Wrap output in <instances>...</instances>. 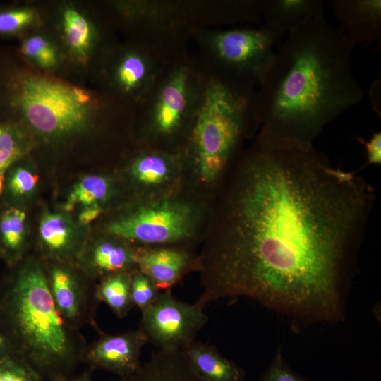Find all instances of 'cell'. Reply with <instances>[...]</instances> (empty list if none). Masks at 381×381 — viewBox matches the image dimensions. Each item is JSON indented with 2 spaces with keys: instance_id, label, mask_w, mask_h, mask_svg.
<instances>
[{
  "instance_id": "cell-1",
  "label": "cell",
  "mask_w": 381,
  "mask_h": 381,
  "mask_svg": "<svg viewBox=\"0 0 381 381\" xmlns=\"http://www.w3.org/2000/svg\"><path fill=\"white\" fill-rule=\"evenodd\" d=\"M196 270L204 308L246 297L307 323H338L375 190L314 145L255 139L229 171Z\"/></svg>"
},
{
  "instance_id": "cell-2",
  "label": "cell",
  "mask_w": 381,
  "mask_h": 381,
  "mask_svg": "<svg viewBox=\"0 0 381 381\" xmlns=\"http://www.w3.org/2000/svg\"><path fill=\"white\" fill-rule=\"evenodd\" d=\"M351 52L324 15L289 34L257 92L255 138L313 145L326 125L363 98Z\"/></svg>"
},
{
  "instance_id": "cell-3",
  "label": "cell",
  "mask_w": 381,
  "mask_h": 381,
  "mask_svg": "<svg viewBox=\"0 0 381 381\" xmlns=\"http://www.w3.org/2000/svg\"><path fill=\"white\" fill-rule=\"evenodd\" d=\"M135 109L88 84L42 71L16 48L0 49V123L39 148L62 152L117 131L134 133Z\"/></svg>"
},
{
  "instance_id": "cell-4",
  "label": "cell",
  "mask_w": 381,
  "mask_h": 381,
  "mask_svg": "<svg viewBox=\"0 0 381 381\" xmlns=\"http://www.w3.org/2000/svg\"><path fill=\"white\" fill-rule=\"evenodd\" d=\"M0 331L42 381L73 375L87 344L61 316L35 255L8 266L0 278Z\"/></svg>"
},
{
  "instance_id": "cell-5",
  "label": "cell",
  "mask_w": 381,
  "mask_h": 381,
  "mask_svg": "<svg viewBox=\"0 0 381 381\" xmlns=\"http://www.w3.org/2000/svg\"><path fill=\"white\" fill-rule=\"evenodd\" d=\"M255 88L208 73L182 152L202 181L213 183L229 171L242 152L243 140L259 130Z\"/></svg>"
},
{
  "instance_id": "cell-6",
  "label": "cell",
  "mask_w": 381,
  "mask_h": 381,
  "mask_svg": "<svg viewBox=\"0 0 381 381\" xmlns=\"http://www.w3.org/2000/svg\"><path fill=\"white\" fill-rule=\"evenodd\" d=\"M119 36L135 41L169 57L186 50L201 30L241 23L240 0L97 1Z\"/></svg>"
},
{
  "instance_id": "cell-7",
  "label": "cell",
  "mask_w": 381,
  "mask_h": 381,
  "mask_svg": "<svg viewBox=\"0 0 381 381\" xmlns=\"http://www.w3.org/2000/svg\"><path fill=\"white\" fill-rule=\"evenodd\" d=\"M207 79L199 59L187 49L171 58L135 109V145L182 152Z\"/></svg>"
},
{
  "instance_id": "cell-8",
  "label": "cell",
  "mask_w": 381,
  "mask_h": 381,
  "mask_svg": "<svg viewBox=\"0 0 381 381\" xmlns=\"http://www.w3.org/2000/svg\"><path fill=\"white\" fill-rule=\"evenodd\" d=\"M45 24L55 35L69 78L91 85L107 51L119 36L97 1H42Z\"/></svg>"
},
{
  "instance_id": "cell-9",
  "label": "cell",
  "mask_w": 381,
  "mask_h": 381,
  "mask_svg": "<svg viewBox=\"0 0 381 381\" xmlns=\"http://www.w3.org/2000/svg\"><path fill=\"white\" fill-rule=\"evenodd\" d=\"M193 40L208 73L254 87L266 79L275 58L274 46L280 42L262 25L201 30Z\"/></svg>"
},
{
  "instance_id": "cell-10",
  "label": "cell",
  "mask_w": 381,
  "mask_h": 381,
  "mask_svg": "<svg viewBox=\"0 0 381 381\" xmlns=\"http://www.w3.org/2000/svg\"><path fill=\"white\" fill-rule=\"evenodd\" d=\"M198 222L190 202L164 198L121 214L107 224L106 234L136 246H181L195 235Z\"/></svg>"
},
{
  "instance_id": "cell-11",
  "label": "cell",
  "mask_w": 381,
  "mask_h": 381,
  "mask_svg": "<svg viewBox=\"0 0 381 381\" xmlns=\"http://www.w3.org/2000/svg\"><path fill=\"white\" fill-rule=\"evenodd\" d=\"M173 57L144 44L119 39L102 57L91 85L135 109Z\"/></svg>"
},
{
  "instance_id": "cell-12",
  "label": "cell",
  "mask_w": 381,
  "mask_h": 381,
  "mask_svg": "<svg viewBox=\"0 0 381 381\" xmlns=\"http://www.w3.org/2000/svg\"><path fill=\"white\" fill-rule=\"evenodd\" d=\"M41 261L53 301L67 326L80 331L83 326L89 325L97 333L101 331L96 322L100 303L97 296V282L75 262Z\"/></svg>"
},
{
  "instance_id": "cell-13",
  "label": "cell",
  "mask_w": 381,
  "mask_h": 381,
  "mask_svg": "<svg viewBox=\"0 0 381 381\" xmlns=\"http://www.w3.org/2000/svg\"><path fill=\"white\" fill-rule=\"evenodd\" d=\"M208 321L203 308L176 299L171 289L160 292L155 303L142 313L139 327L147 339L160 350H181Z\"/></svg>"
},
{
  "instance_id": "cell-14",
  "label": "cell",
  "mask_w": 381,
  "mask_h": 381,
  "mask_svg": "<svg viewBox=\"0 0 381 381\" xmlns=\"http://www.w3.org/2000/svg\"><path fill=\"white\" fill-rule=\"evenodd\" d=\"M99 337L87 344L81 357L92 370H102L119 375L128 376L141 365L140 358L147 339L140 329L117 334H109L102 330Z\"/></svg>"
},
{
  "instance_id": "cell-15",
  "label": "cell",
  "mask_w": 381,
  "mask_h": 381,
  "mask_svg": "<svg viewBox=\"0 0 381 381\" xmlns=\"http://www.w3.org/2000/svg\"><path fill=\"white\" fill-rule=\"evenodd\" d=\"M87 239L65 213L47 211L40 221L35 255L41 260L75 262Z\"/></svg>"
},
{
  "instance_id": "cell-16",
  "label": "cell",
  "mask_w": 381,
  "mask_h": 381,
  "mask_svg": "<svg viewBox=\"0 0 381 381\" xmlns=\"http://www.w3.org/2000/svg\"><path fill=\"white\" fill-rule=\"evenodd\" d=\"M136 268L160 290L171 289L190 270H196L197 256L181 246H136Z\"/></svg>"
},
{
  "instance_id": "cell-17",
  "label": "cell",
  "mask_w": 381,
  "mask_h": 381,
  "mask_svg": "<svg viewBox=\"0 0 381 381\" xmlns=\"http://www.w3.org/2000/svg\"><path fill=\"white\" fill-rule=\"evenodd\" d=\"M75 263L97 282L107 275L135 269V246L107 234L88 238Z\"/></svg>"
},
{
  "instance_id": "cell-18",
  "label": "cell",
  "mask_w": 381,
  "mask_h": 381,
  "mask_svg": "<svg viewBox=\"0 0 381 381\" xmlns=\"http://www.w3.org/2000/svg\"><path fill=\"white\" fill-rule=\"evenodd\" d=\"M337 30L349 47L378 40L381 37L380 0H333Z\"/></svg>"
},
{
  "instance_id": "cell-19",
  "label": "cell",
  "mask_w": 381,
  "mask_h": 381,
  "mask_svg": "<svg viewBox=\"0 0 381 381\" xmlns=\"http://www.w3.org/2000/svg\"><path fill=\"white\" fill-rule=\"evenodd\" d=\"M128 159V171L135 184L155 189L167 184L186 164L183 152L135 145Z\"/></svg>"
},
{
  "instance_id": "cell-20",
  "label": "cell",
  "mask_w": 381,
  "mask_h": 381,
  "mask_svg": "<svg viewBox=\"0 0 381 381\" xmlns=\"http://www.w3.org/2000/svg\"><path fill=\"white\" fill-rule=\"evenodd\" d=\"M323 0H264L262 25L281 40L311 19L324 15Z\"/></svg>"
},
{
  "instance_id": "cell-21",
  "label": "cell",
  "mask_w": 381,
  "mask_h": 381,
  "mask_svg": "<svg viewBox=\"0 0 381 381\" xmlns=\"http://www.w3.org/2000/svg\"><path fill=\"white\" fill-rule=\"evenodd\" d=\"M19 39V46L16 49L29 64L45 73L68 78L60 45L45 23Z\"/></svg>"
},
{
  "instance_id": "cell-22",
  "label": "cell",
  "mask_w": 381,
  "mask_h": 381,
  "mask_svg": "<svg viewBox=\"0 0 381 381\" xmlns=\"http://www.w3.org/2000/svg\"><path fill=\"white\" fill-rule=\"evenodd\" d=\"M118 381H204L181 350H160L133 374Z\"/></svg>"
},
{
  "instance_id": "cell-23",
  "label": "cell",
  "mask_w": 381,
  "mask_h": 381,
  "mask_svg": "<svg viewBox=\"0 0 381 381\" xmlns=\"http://www.w3.org/2000/svg\"><path fill=\"white\" fill-rule=\"evenodd\" d=\"M204 381H243L245 371L208 344L193 341L183 350Z\"/></svg>"
},
{
  "instance_id": "cell-24",
  "label": "cell",
  "mask_w": 381,
  "mask_h": 381,
  "mask_svg": "<svg viewBox=\"0 0 381 381\" xmlns=\"http://www.w3.org/2000/svg\"><path fill=\"white\" fill-rule=\"evenodd\" d=\"M26 214L20 207H8L0 214V260L12 266L28 254Z\"/></svg>"
},
{
  "instance_id": "cell-25",
  "label": "cell",
  "mask_w": 381,
  "mask_h": 381,
  "mask_svg": "<svg viewBox=\"0 0 381 381\" xmlns=\"http://www.w3.org/2000/svg\"><path fill=\"white\" fill-rule=\"evenodd\" d=\"M44 23L42 1L0 8V35L20 38Z\"/></svg>"
},
{
  "instance_id": "cell-26",
  "label": "cell",
  "mask_w": 381,
  "mask_h": 381,
  "mask_svg": "<svg viewBox=\"0 0 381 381\" xmlns=\"http://www.w3.org/2000/svg\"><path fill=\"white\" fill-rule=\"evenodd\" d=\"M133 270L111 274L97 282L98 300L105 303L119 318L126 316L134 307L130 291Z\"/></svg>"
},
{
  "instance_id": "cell-27",
  "label": "cell",
  "mask_w": 381,
  "mask_h": 381,
  "mask_svg": "<svg viewBox=\"0 0 381 381\" xmlns=\"http://www.w3.org/2000/svg\"><path fill=\"white\" fill-rule=\"evenodd\" d=\"M113 194L114 185L109 178L101 174L87 175L74 185L64 208L66 212H70L77 206H102Z\"/></svg>"
},
{
  "instance_id": "cell-28",
  "label": "cell",
  "mask_w": 381,
  "mask_h": 381,
  "mask_svg": "<svg viewBox=\"0 0 381 381\" xmlns=\"http://www.w3.org/2000/svg\"><path fill=\"white\" fill-rule=\"evenodd\" d=\"M25 157L10 167L4 176L1 195L4 193L11 204L17 205L29 198L38 183L39 177L30 166L25 163Z\"/></svg>"
},
{
  "instance_id": "cell-29",
  "label": "cell",
  "mask_w": 381,
  "mask_h": 381,
  "mask_svg": "<svg viewBox=\"0 0 381 381\" xmlns=\"http://www.w3.org/2000/svg\"><path fill=\"white\" fill-rule=\"evenodd\" d=\"M32 145L28 138L17 127L0 123V174L18 161L30 155Z\"/></svg>"
},
{
  "instance_id": "cell-30",
  "label": "cell",
  "mask_w": 381,
  "mask_h": 381,
  "mask_svg": "<svg viewBox=\"0 0 381 381\" xmlns=\"http://www.w3.org/2000/svg\"><path fill=\"white\" fill-rule=\"evenodd\" d=\"M130 291L134 306L138 307L141 313L155 303L161 292L153 282L137 268L131 274Z\"/></svg>"
},
{
  "instance_id": "cell-31",
  "label": "cell",
  "mask_w": 381,
  "mask_h": 381,
  "mask_svg": "<svg viewBox=\"0 0 381 381\" xmlns=\"http://www.w3.org/2000/svg\"><path fill=\"white\" fill-rule=\"evenodd\" d=\"M0 381H42L25 363L16 356L0 363Z\"/></svg>"
},
{
  "instance_id": "cell-32",
  "label": "cell",
  "mask_w": 381,
  "mask_h": 381,
  "mask_svg": "<svg viewBox=\"0 0 381 381\" xmlns=\"http://www.w3.org/2000/svg\"><path fill=\"white\" fill-rule=\"evenodd\" d=\"M259 381H309L296 374L289 365L279 349Z\"/></svg>"
},
{
  "instance_id": "cell-33",
  "label": "cell",
  "mask_w": 381,
  "mask_h": 381,
  "mask_svg": "<svg viewBox=\"0 0 381 381\" xmlns=\"http://www.w3.org/2000/svg\"><path fill=\"white\" fill-rule=\"evenodd\" d=\"M356 140L361 143L365 150L368 164L380 165L381 163V133L374 132L366 141L361 138H356Z\"/></svg>"
},
{
  "instance_id": "cell-34",
  "label": "cell",
  "mask_w": 381,
  "mask_h": 381,
  "mask_svg": "<svg viewBox=\"0 0 381 381\" xmlns=\"http://www.w3.org/2000/svg\"><path fill=\"white\" fill-rule=\"evenodd\" d=\"M103 210L102 206L99 205L82 207L78 216V223L80 226L87 225L97 218L103 212Z\"/></svg>"
},
{
  "instance_id": "cell-35",
  "label": "cell",
  "mask_w": 381,
  "mask_h": 381,
  "mask_svg": "<svg viewBox=\"0 0 381 381\" xmlns=\"http://www.w3.org/2000/svg\"><path fill=\"white\" fill-rule=\"evenodd\" d=\"M13 356L15 354L10 342L0 331V363Z\"/></svg>"
},
{
  "instance_id": "cell-36",
  "label": "cell",
  "mask_w": 381,
  "mask_h": 381,
  "mask_svg": "<svg viewBox=\"0 0 381 381\" xmlns=\"http://www.w3.org/2000/svg\"><path fill=\"white\" fill-rule=\"evenodd\" d=\"M92 370L87 368L78 375H73L70 377L61 381H92Z\"/></svg>"
},
{
  "instance_id": "cell-37",
  "label": "cell",
  "mask_w": 381,
  "mask_h": 381,
  "mask_svg": "<svg viewBox=\"0 0 381 381\" xmlns=\"http://www.w3.org/2000/svg\"><path fill=\"white\" fill-rule=\"evenodd\" d=\"M4 176V175L0 174V197H1L2 188H3Z\"/></svg>"
}]
</instances>
